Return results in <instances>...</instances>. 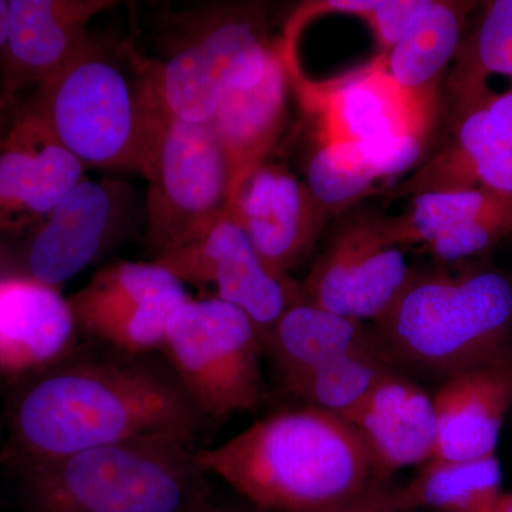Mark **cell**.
Here are the masks:
<instances>
[{
    "label": "cell",
    "instance_id": "cell-29",
    "mask_svg": "<svg viewBox=\"0 0 512 512\" xmlns=\"http://www.w3.org/2000/svg\"><path fill=\"white\" fill-rule=\"evenodd\" d=\"M512 235V194L470 224L451 229L424 249L443 264H456L487 254Z\"/></svg>",
    "mask_w": 512,
    "mask_h": 512
},
{
    "label": "cell",
    "instance_id": "cell-33",
    "mask_svg": "<svg viewBox=\"0 0 512 512\" xmlns=\"http://www.w3.org/2000/svg\"><path fill=\"white\" fill-rule=\"evenodd\" d=\"M487 512H512V493H501Z\"/></svg>",
    "mask_w": 512,
    "mask_h": 512
},
{
    "label": "cell",
    "instance_id": "cell-22",
    "mask_svg": "<svg viewBox=\"0 0 512 512\" xmlns=\"http://www.w3.org/2000/svg\"><path fill=\"white\" fill-rule=\"evenodd\" d=\"M476 2L427 0L402 39L383 55L384 66L394 82L407 92H439L448 64L463 40V28Z\"/></svg>",
    "mask_w": 512,
    "mask_h": 512
},
{
    "label": "cell",
    "instance_id": "cell-20",
    "mask_svg": "<svg viewBox=\"0 0 512 512\" xmlns=\"http://www.w3.org/2000/svg\"><path fill=\"white\" fill-rule=\"evenodd\" d=\"M289 86L284 47L278 42L262 79L254 86L229 90L218 104L210 123L227 157L234 200L241 185L266 163L278 143Z\"/></svg>",
    "mask_w": 512,
    "mask_h": 512
},
{
    "label": "cell",
    "instance_id": "cell-32",
    "mask_svg": "<svg viewBox=\"0 0 512 512\" xmlns=\"http://www.w3.org/2000/svg\"><path fill=\"white\" fill-rule=\"evenodd\" d=\"M8 33V0H0V72H2L3 49Z\"/></svg>",
    "mask_w": 512,
    "mask_h": 512
},
{
    "label": "cell",
    "instance_id": "cell-30",
    "mask_svg": "<svg viewBox=\"0 0 512 512\" xmlns=\"http://www.w3.org/2000/svg\"><path fill=\"white\" fill-rule=\"evenodd\" d=\"M426 3L427 0H377L363 20L375 33L382 47L380 52H387L402 39Z\"/></svg>",
    "mask_w": 512,
    "mask_h": 512
},
{
    "label": "cell",
    "instance_id": "cell-31",
    "mask_svg": "<svg viewBox=\"0 0 512 512\" xmlns=\"http://www.w3.org/2000/svg\"><path fill=\"white\" fill-rule=\"evenodd\" d=\"M404 487H393L389 483L379 484L369 491L346 501L315 512H412Z\"/></svg>",
    "mask_w": 512,
    "mask_h": 512
},
{
    "label": "cell",
    "instance_id": "cell-3",
    "mask_svg": "<svg viewBox=\"0 0 512 512\" xmlns=\"http://www.w3.org/2000/svg\"><path fill=\"white\" fill-rule=\"evenodd\" d=\"M373 328L394 366L447 379L512 352V282L494 269L412 271Z\"/></svg>",
    "mask_w": 512,
    "mask_h": 512
},
{
    "label": "cell",
    "instance_id": "cell-17",
    "mask_svg": "<svg viewBox=\"0 0 512 512\" xmlns=\"http://www.w3.org/2000/svg\"><path fill=\"white\" fill-rule=\"evenodd\" d=\"M77 323L60 289L0 275V379L20 383L72 353Z\"/></svg>",
    "mask_w": 512,
    "mask_h": 512
},
{
    "label": "cell",
    "instance_id": "cell-8",
    "mask_svg": "<svg viewBox=\"0 0 512 512\" xmlns=\"http://www.w3.org/2000/svg\"><path fill=\"white\" fill-rule=\"evenodd\" d=\"M161 352L202 419L252 412L265 400L261 335L241 309L217 296L181 303Z\"/></svg>",
    "mask_w": 512,
    "mask_h": 512
},
{
    "label": "cell",
    "instance_id": "cell-9",
    "mask_svg": "<svg viewBox=\"0 0 512 512\" xmlns=\"http://www.w3.org/2000/svg\"><path fill=\"white\" fill-rule=\"evenodd\" d=\"M291 86L315 127L316 144L360 143L404 131H433L439 92H407L394 82L382 53L365 66L326 82L306 79L295 55V39L285 35Z\"/></svg>",
    "mask_w": 512,
    "mask_h": 512
},
{
    "label": "cell",
    "instance_id": "cell-23",
    "mask_svg": "<svg viewBox=\"0 0 512 512\" xmlns=\"http://www.w3.org/2000/svg\"><path fill=\"white\" fill-rule=\"evenodd\" d=\"M473 32L461 40L446 80L451 123L493 94V76L512 79V0L484 3Z\"/></svg>",
    "mask_w": 512,
    "mask_h": 512
},
{
    "label": "cell",
    "instance_id": "cell-28",
    "mask_svg": "<svg viewBox=\"0 0 512 512\" xmlns=\"http://www.w3.org/2000/svg\"><path fill=\"white\" fill-rule=\"evenodd\" d=\"M448 146L468 154L512 151V87L491 94L454 121Z\"/></svg>",
    "mask_w": 512,
    "mask_h": 512
},
{
    "label": "cell",
    "instance_id": "cell-6",
    "mask_svg": "<svg viewBox=\"0 0 512 512\" xmlns=\"http://www.w3.org/2000/svg\"><path fill=\"white\" fill-rule=\"evenodd\" d=\"M32 104L84 167L140 170L146 123L143 74L138 82L131 79L92 37L37 89Z\"/></svg>",
    "mask_w": 512,
    "mask_h": 512
},
{
    "label": "cell",
    "instance_id": "cell-13",
    "mask_svg": "<svg viewBox=\"0 0 512 512\" xmlns=\"http://www.w3.org/2000/svg\"><path fill=\"white\" fill-rule=\"evenodd\" d=\"M111 0H8V33L0 72V119L28 86L39 89L87 42L90 20L116 6Z\"/></svg>",
    "mask_w": 512,
    "mask_h": 512
},
{
    "label": "cell",
    "instance_id": "cell-34",
    "mask_svg": "<svg viewBox=\"0 0 512 512\" xmlns=\"http://www.w3.org/2000/svg\"><path fill=\"white\" fill-rule=\"evenodd\" d=\"M207 512H256V511H249V510H242V508H232V507H214V505H211L210 510Z\"/></svg>",
    "mask_w": 512,
    "mask_h": 512
},
{
    "label": "cell",
    "instance_id": "cell-27",
    "mask_svg": "<svg viewBox=\"0 0 512 512\" xmlns=\"http://www.w3.org/2000/svg\"><path fill=\"white\" fill-rule=\"evenodd\" d=\"M305 183L332 215L367 197L376 181L360 163L353 143H336L316 144Z\"/></svg>",
    "mask_w": 512,
    "mask_h": 512
},
{
    "label": "cell",
    "instance_id": "cell-4",
    "mask_svg": "<svg viewBox=\"0 0 512 512\" xmlns=\"http://www.w3.org/2000/svg\"><path fill=\"white\" fill-rule=\"evenodd\" d=\"M194 444L148 439L16 467L28 512H207Z\"/></svg>",
    "mask_w": 512,
    "mask_h": 512
},
{
    "label": "cell",
    "instance_id": "cell-21",
    "mask_svg": "<svg viewBox=\"0 0 512 512\" xmlns=\"http://www.w3.org/2000/svg\"><path fill=\"white\" fill-rule=\"evenodd\" d=\"M286 389L333 360L380 348L375 328L320 308L308 299H296L262 339Z\"/></svg>",
    "mask_w": 512,
    "mask_h": 512
},
{
    "label": "cell",
    "instance_id": "cell-10",
    "mask_svg": "<svg viewBox=\"0 0 512 512\" xmlns=\"http://www.w3.org/2000/svg\"><path fill=\"white\" fill-rule=\"evenodd\" d=\"M386 215H355L340 225L301 286L303 298L345 318L372 322L389 312L413 269Z\"/></svg>",
    "mask_w": 512,
    "mask_h": 512
},
{
    "label": "cell",
    "instance_id": "cell-2",
    "mask_svg": "<svg viewBox=\"0 0 512 512\" xmlns=\"http://www.w3.org/2000/svg\"><path fill=\"white\" fill-rule=\"evenodd\" d=\"M195 458L256 512L325 510L387 483L356 427L316 407L271 414Z\"/></svg>",
    "mask_w": 512,
    "mask_h": 512
},
{
    "label": "cell",
    "instance_id": "cell-26",
    "mask_svg": "<svg viewBox=\"0 0 512 512\" xmlns=\"http://www.w3.org/2000/svg\"><path fill=\"white\" fill-rule=\"evenodd\" d=\"M463 190L512 194V151L468 154L447 144L412 177L392 188L389 198Z\"/></svg>",
    "mask_w": 512,
    "mask_h": 512
},
{
    "label": "cell",
    "instance_id": "cell-1",
    "mask_svg": "<svg viewBox=\"0 0 512 512\" xmlns=\"http://www.w3.org/2000/svg\"><path fill=\"white\" fill-rule=\"evenodd\" d=\"M134 357H87L19 383L8 417L15 467L148 439L194 444L201 414L170 367Z\"/></svg>",
    "mask_w": 512,
    "mask_h": 512
},
{
    "label": "cell",
    "instance_id": "cell-24",
    "mask_svg": "<svg viewBox=\"0 0 512 512\" xmlns=\"http://www.w3.org/2000/svg\"><path fill=\"white\" fill-rule=\"evenodd\" d=\"M503 473L495 456L467 461L430 460L406 485L412 510L487 512L503 493Z\"/></svg>",
    "mask_w": 512,
    "mask_h": 512
},
{
    "label": "cell",
    "instance_id": "cell-14",
    "mask_svg": "<svg viewBox=\"0 0 512 512\" xmlns=\"http://www.w3.org/2000/svg\"><path fill=\"white\" fill-rule=\"evenodd\" d=\"M231 215L265 268L281 279L311 254L330 217L305 181L268 163L241 185Z\"/></svg>",
    "mask_w": 512,
    "mask_h": 512
},
{
    "label": "cell",
    "instance_id": "cell-5",
    "mask_svg": "<svg viewBox=\"0 0 512 512\" xmlns=\"http://www.w3.org/2000/svg\"><path fill=\"white\" fill-rule=\"evenodd\" d=\"M144 109L138 174L148 184L147 245L158 256L228 215L234 195L227 157L211 123L168 116L146 93Z\"/></svg>",
    "mask_w": 512,
    "mask_h": 512
},
{
    "label": "cell",
    "instance_id": "cell-15",
    "mask_svg": "<svg viewBox=\"0 0 512 512\" xmlns=\"http://www.w3.org/2000/svg\"><path fill=\"white\" fill-rule=\"evenodd\" d=\"M84 170L32 103L16 111L0 138V238L45 221L86 178Z\"/></svg>",
    "mask_w": 512,
    "mask_h": 512
},
{
    "label": "cell",
    "instance_id": "cell-12",
    "mask_svg": "<svg viewBox=\"0 0 512 512\" xmlns=\"http://www.w3.org/2000/svg\"><path fill=\"white\" fill-rule=\"evenodd\" d=\"M154 261L183 284L214 286L217 298L241 309L262 339L302 296L301 286L289 278H276L265 268L231 212Z\"/></svg>",
    "mask_w": 512,
    "mask_h": 512
},
{
    "label": "cell",
    "instance_id": "cell-35",
    "mask_svg": "<svg viewBox=\"0 0 512 512\" xmlns=\"http://www.w3.org/2000/svg\"><path fill=\"white\" fill-rule=\"evenodd\" d=\"M0 258H2V254H0Z\"/></svg>",
    "mask_w": 512,
    "mask_h": 512
},
{
    "label": "cell",
    "instance_id": "cell-19",
    "mask_svg": "<svg viewBox=\"0 0 512 512\" xmlns=\"http://www.w3.org/2000/svg\"><path fill=\"white\" fill-rule=\"evenodd\" d=\"M372 451L382 476L427 464L436 453L433 396L419 383L392 369L349 421Z\"/></svg>",
    "mask_w": 512,
    "mask_h": 512
},
{
    "label": "cell",
    "instance_id": "cell-18",
    "mask_svg": "<svg viewBox=\"0 0 512 512\" xmlns=\"http://www.w3.org/2000/svg\"><path fill=\"white\" fill-rule=\"evenodd\" d=\"M436 460L495 456L512 406V352L444 379L433 394Z\"/></svg>",
    "mask_w": 512,
    "mask_h": 512
},
{
    "label": "cell",
    "instance_id": "cell-7",
    "mask_svg": "<svg viewBox=\"0 0 512 512\" xmlns=\"http://www.w3.org/2000/svg\"><path fill=\"white\" fill-rule=\"evenodd\" d=\"M187 29L163 63L147 67L144 93L168 116L210 123L229 90L262 79L275 43L261 8L251 5L212 9Z\"/></svg>",
    "mask_w": 512,
    "mask_h": 512
},
{
    "label": "cell",
    "instance_id": "cell-11",
    "mask_svg": "<svg viewBox=\"0 0 512 512\" xmlns=\"http://www.w3.org/2000/svg\"><path fill=\"white\" fill-rule=\"evenodd\" d=\"M188 298L183 282L153 261L104 266L67 299L77 328L138 357L163 350L171 316Z\"/></svg>",
    "mask_w": 512,
    "mask_h": 512
},
{
    "label": "cell",
    "instance_id": "cell-16",
    "mask_svg": "<svg viewBox=\"0 0 512 512\" xmlns=\"http://www.w3.org/2000/svg\"><path fill=\"white\" fill-rule=\"evenodd\" d=\"M124 200L119 183L80 181L37 228L26 252L25 275L62 288L110 244L124 215Z\"/></svg>",
    "mask_w": 512,
    "mask_h": 512
},
{
    "label": "cell",
    "instance_id": "cell-25",
    "mask_svg": "<svg viewBox=\"0 0 512 512\" xmlns=\"http://www.w3.org/2000/svg\"><path fill=\"white\" fill-rule=\"evenodd\" d=\"M392 369L397 367L382 348L357 350L319 367L289 392L311 407L350 421L380 379Z\"/></svg>",
    "mask_w": 512,
    "mask_h": 512
}]
</instances>
